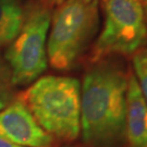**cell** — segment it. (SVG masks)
I'll use <instances>...</instances> for the list:
<instances>
[{"mask_svg":"<svg viewBox=\"0 0 147 147\" xmlns=\"http://www.w3.org/2000/svg\"><path fill=\"white\" fill-rule=\"evenodd\" d=\"M85 2H86V3H89V2H92V1H94V0H84ZM106 1V0H105Z\"/></svg>","mask_w":147,"mask_h":147,"instance_id":"5bb4252c","label":"cell"},{"mask_svg":"<svg viewBox=\"0 0 147 147\" xmlns=\"http://www.w3.org/2000/svg\"><path fill=\"white\" fill-rule=\"evenodd\" d=\"M138 1H142V0H138Z\"/></svg>","mask_w":147,"mask_h":147,"instance_id":"2e32d148","label":"cell"},{"mask_svg":"<svg viewBox=\"0 0 147 147\" xmlns=\"http://www.w3.org/2000/svg\"><path fill=\"white\" fill-rule=\"evenodd\" d=\"M51 1H53V2H59V3H61L64 0H51Z\"/></svg>","mask_w":147,"mask_h":147,"instance_id":"4fadbf2b","label":"cell"},{"mask_svg":"<svg viewBox=\"0 0 147 147\" xmlns=\"http://www.w3.org/2000/svg\"><path fill=\"white\" fill-rule=\"evenodd\" d=\"M98 24L97 1L86 3L84 0H64L53 18L47 45V57L51 67L67 70L73 65Z\"/></svg>","mask_w":147,"mask_h":147,"instance_id":"3957f363","label":"cell"},{"mask_svg":"<svg viewBox=\"0 0 147 147\" xmlns=\"http://www.w3.org/2000/svg\"><path fill=\"white\" fill-rule=\"evenodd\" d=\"M24 20L23 9L16 0H0V46L14 40Z\"/></svg>","mask_w":147,"mask_h":147,"instance_id":"ba28073f","label":"cell"},{"mask_svg":"<svg viewBox=\"0 0 147 147\" xmlns=\"http://www.w3.org/2000/svg\"><path fill=\"white\" fill-rule=\"evenodd\" d=\"M142 1H146V3H147V0H142Z\"/></svg>","mask_w":147,"mask_h":147,"instance_id":"9a60e30c","label":"cell"},{"mask_svg":"<svg viewBox=\"0 0 147 147\" xmlns=\"http://www.w3.org/2000/svg\"><path fill=\"white\" fill-rule=\"evenodd\" d=\"M0 135L24 147H49L53 136L42 129L21 99L0 111Z\"/></svg>","mask_w":147,"mask_h":147,"instance_id":"8992f818","label":"cell"},{"mask_svg":"<svg viewBox=\"0 0 147 147\" xmlns=\"http://www.w3.org/2000/svg\"><path fill=\"white\" fill-rule=\"evenodd\" d=\"M144 14H145V21H146V26H147V3L144 8Z\"/></svg>","mask_w":147,"mask_h":147,"instance_id":"7c38bea8","label":"cell"},{"mask_svg":"<svg viewBox=\"0 0 147 147\" xmlns=\"http://www.w3.org/2000/svg\"><path fill=\"white\" fill-rule=\"evenodd\" d=\"M50 19V12L44 7H36L25 16L21 31L5 56L10 63L12 84L31 83L46 70V38Z\"/></svg>","mask_w":147,"mask_h":147,"instance_id":"5b68a950","label":"cell"},{"mask_svg":"<svg viewBox=\"0 0 147 147\" xmlns=\"http://www.w3.org/2000/svg\"><path fill=\"white\" fill-rule=\"evenodd\" d=\"M12 81L11 72L0 61V111L10 104L12 98Z\"/></svg>","mask_w":147,"mask_h":147,"instance_id":"30bf717a","label":"cell"},{"mask_svg":"<svg viewBox=\"0 0 147 147\" xmlns=\"http://www.w3.org/2000/svg\"><path fill=\"white\" fill-rule=\"evenodd\" d=\"M133 65L135 71V79L147 104V47H142L134 53Z\"/></svg>","mask_w":147,"mask_h":147,"instance_id":"9c48e42d","label":"cell"},{"mask_svg":"<svg viewBox=\"0 0 147 147\" xmlns=\"http://www.w3.org/2000/svg\"><path fill=\"white\" fill-rule=\"evenodd\" d=\"M124 136L127 147H147V104L132 73L127 76Z\"/></svg>","mask_w":147,"mask_h":147,"instance_id":"52a82bcc","label":"cell"},{"mask_svg":"<svg viewBox=\"0 0 147 147\" xmlns=\"http://www.w3.org/2000/svg\"><path fill=\"white\" fill-rule=\"evenodd\" d=\"M0 147H24L21 145H18L16 143H13L12 141L5 138V136L0 135Z\"/></svg>","mask_w":147,"mask_h":147,"instance_id":"8fae6325","label":"cell"},{"mask_svg":"<svg viewBox=\"0 0 147 147\" xmlns=\"http://www.w3.org/2000/svg\"><path fill=\"white\" fill-rule=\"evenodd\" d=\"M127 78L111 64L86 73L81 89L83 140L96 146L113 145L124 136Z\"/></svg>","mask_w":147,"mask_h":147,"instance_id":"6da1fadb","label":"cell"},{"mask_svg":"<svg viewBox=\"0 0 147 147\" xmlns=\"http://www.w3.org/2000/svg\"><path fill=\"white\" fill-rule=\"evenodd\" d=\"M21 100L49 135L63 141L78 138L81 132V85L76 79L42 76Z\"/></svg>","mask_w":147,"mask_h":147,"instance_id":"7a4b0ae2","label":"cell"},{"mask_svg":"<svg viewBox=\"0 0 147 147\" xmlns=\"http://www.w3.org/2000/svg\"><path fill=\"white\" fill-rule=\"evenodd\" d=\"M147 42L144 8L138 0H106L105 24L95 42L90 60L109 55H131Z\"/></svg>","mask_w":147,"mask_h":147,"instance_id":"277c9868","label":"cell"}]
</instances>
